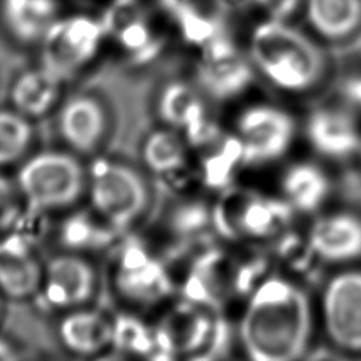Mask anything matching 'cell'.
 Wrapping results in <instances>:
<instances>
[{
    "mask_svg": "<svg viewBox=\"0 0 361 361\" xmlns=\"http://www.w3.org/2000/svg\"><path fill=\"white\" fill-rule=\"evenodd\" d=\"M188 142L173 128H159L148 135L142 147L145 165L154 173L173 179L178 186H186L192 178L197 179L196 171L190 173L188 161Z\"/></svg>",
    "mask_w": 361,
    "mask_h": 361,
    "instance_id": "2e32d148",
    "label": "cell"
},
{
    "mask_svg": "<svg viewBox=\"0 0 361 361\" xmlns=\"http://www.w3.org/2000/svg\"><path fill=\"white\" fill-rule=\"evenodd\" d=\"M39 267L24 238L10 237L0 243V288L13 298H24L39 282Z\"/></svg>",
    "mask_w": 361,
    "mask_h": 361,
    "instance_id": "ffe728a7",
    "label": "cell"
},
{
    "mask_svg": "<svg viewBox=\"0 0 361 361\" xmlns=\"http://www.w3.org/2000/svg\"><path fill=\"white\" fill-rule=\"evenodd\" d=\"M255 71L244 49L228 31L199 48L195 85L207 100L227 103L245 94L255 82Z\"/></svg>",
    "mask_w": 361,
    "mask_h": 361,
    "instance_id": "5b68a950",
    "label": "cell"
},
{
    "mask_svg": "<svg viewBox=\"0 0 361 361\" xmlns=\"http://www.w3.org/2000/svg\"><path fill=\"white\" fill-rule=\"evenodd\" d=\"M169 227L180 243L207 237L212 231V204L197 197L179 202L169 214Z\"/></svg>",
    "mask_w": 361,
    "mask_h": 361,
    "instance_id": "484cf974",
    "label": "cell"
},
{
    "mask_svg": "<svg viewBox=\"0 0 361 361\" xmlns=\"http://www.w3.org/2000/svg\"><path fill=\"white\" fill-rule=\"evenodd\" d=\"M18 183L32 207L52 209L76 200L82 190L83 173L71 155L44 152L21 168Z\"/></svg>",
    "mask_w": 361,
    "mask_h": 361,
    "instance_id": "ba28073f",
    "label": "cell"
},
{
    "mask_svg": "<svg viewBox=\"0 0 361 361\" xmlns=\"http://www.w3.org/2000/svg\"><path fill=\"white\" fill-rule=\"evenodd\" d=\"M271 243L272 259L279 261L283 265V274L300 283L312 282L314 279L319 281V271L324 265L314 255L306 233L300 234L290 227L276 235Z\"/></svg>",
    "mask_w": 361,
    "mask_h": 361,
    "instance_id": "44dd1931",
    "label": "cell"
},
{
    "mask_svg": "<svg viewBox=\"0 0 361 361\" xmlns=\"http://www.w3.org/2000/svg\"><path fill=\"white\" fill-rule=\"evenodd\" d=\"M104 35L102 16L86 11L59 16L41 39L44 68L59 79L71 75L94 56Z\"/></svg>",
    "mask_w": 361,
    "mask_h": 361,
    "instance_id": "52a82bcc",
    "label": "cell"
},
{
    "mask_svg": "<svg viewBox=\"0 0 361 361\" xmlns=\"http://www.w3.org/2000/svg\"><path fill=\"white\" fill-rule=\"evenodd\" d=\"M272 257L267 252L250 251L240 258H231L228 275L230 298H245L269 274Z\"/></svg>",
    "mask_w": 361,
    "mask_h": 361,
    "instance_id": "4316f807",
    "label": "cell"
},
{
    "mask_svg": "<svg viewBox=\"0 0 361 361\" xmlns=\"http://www.w3.org/2000/svg\"><path fill=\"white\" fill-rule=\"evenodd\" d=\"M316 327L306 286L286 274L269 272L245 298L235 334L248 360L292 361L307 355Z\"/></svg>",
    "mask_w": 361,
    "mask_h": 361,
    "instance_id": "6da1fadb",
    "label": "cell"
},
{
    "mask_svg": "<svg viewBox=\"0 0 361 361\" xmlns=\"http://www.w3.org/2000/svg\"><path fill=\"white\" fill-rule=\"evenodd\" d=\"M244 51L257 78L288 97H310L331 76L327 48L293 21L264 17L250 28Z\"/></svg>",
    "mask_w": 361,
    "mask_h": 361,
    "instance_id": "7a4b0ae2",
    "label": "cell"
},
{
    "mask_svg": "<svg viewBox=\"0 0 361 361\" xmlns=\"http://www.w3.org/2000/svg\"><path fill=\"white\" fill-rule=\"evenodd\" d=\"M169 17L173 18L182 41L196 48H202L209 41L227 31L226 17L204 11L192 4L178 7Z\"/></svg>",
    "mask_w": 361,
    "mask_h": 361,
    "instance_id": "cb8c5ba5",
    "label": "cell"
},
{
    "mask_svg": "<svg viewBox=\"0 0 361 361\" xmlns=\"http://www.w3.org/2000/svg\"><path fill=\"white\" fill-rule=\"evenodd\" d=\"M234 133L243 141L245 166H265L289 152L298 123L283 107L261 102L241 109L235 117Z\"/></svg>",
    "mask_w": 361,
    "mask_h": 361,
    "instance_id": "8992f818",
    "label": "cell"
},
{
    "mask_svg": "<svg viewBox=\"0 0 361 361\" xmlns=\"http://www.w3.org/2000/svg\"><path fill=\"white\" fill-rule=\"evenodd\" d=\"M93 285L92 268L78 257L61 255L48 264L45 292L54 305L72 306L83 303L90 298Z\"/></svg>",
    "mask_w": 361,
    "mask_h": 361,
    "instance_id": "e0dca14e",
    "label": "cell"
},
{
    "mask_svg": "<svg viewBox=\"0 0 361 361\" xmlns=\"http://www.w3.org/2000/svg\"><path fill=\"white\" fill-rule=\"evenodd\" d=\"M303 0H252V7L264 13V17L293 21L300 14Z\"/></svg>",
    "mask_w": 361,
    "mask_h": 361,
    "instance_id": "f546056e",
    "label": "cell"
},
{
    "mask_svg": "<svg viewBox=\"0 0 361 361\" xmlns=\"http://www.w3.org/2000/svg\"><path fill=\"white\" fill-rule=\"evenodd\" d=\"M59 78L41 68L21 75L13 86L11 97L14 106L24 114L39 116L45 113L58 96Z\"/></svg>",
    "mask_w": 361,
    "mask_h": 361,
    "instance_id": "603a6c76",
    "label": "cell"
},
{
    "mask_svg": "<svg viewBox=\"0 0 361 361\" xmlns=\"http://www.w3.org/2000/svg\"><path fill=\"white\" fill-rule=\"evenodd\" d=\"M110 34H114L120 45L138 62L154 59L164 47V39L152 30L145 10L120 23Z\"/></svg>",
    "mask_w": 361,
    "mask_h": 361,
    "instance_id": "d4e9b609",
    "label": "cell"
},
{
    "mask_svg": "<svg viewBox=\"0 0 361 361\" xmlns=\"http://www.w3.org/2000/svg\"><path fill=\"white\" fill-rule=\"evenodd\" d=\"M13 357H14L13 350L3 340H0V361L1 360H11Z\"/></svg>",
    "mask_w": 361,
    "mask_h": 361,
    "instance_id": "836d02e7",
    "label": "cell"
},
{
    "mask_svg": "<svg viewBox=\"0 0 361 361\" xmlns=\"http://www.w3.org/2000/svg\"><path fill=\"white\" fill-rule=\"evenodd\" d=\"M14 207V190L10 182L0 176V226L10 220Z\"/></svg>",
    "mask_w": 361,
    "mask_h": 361,
    "instance_id": "1f68e13d",
    "label": "cell"
},
{
    "mask_svg": "<svg viewBox=\"0 0 361 361\" xmlns=\"http://www.w3.org/2000/svg\"><path fill=\"white\" fill-rule=\"evenodd\" d=\"M314 309L326 344L341 358L361 357V264L324 275Z\"/></svg>",
    "mask_w": 361,
    "mask_h": 361,
    "instance_id": "277c9868",
    "label": "cell"
},
{
    "mask_svg": "<svg viewBox=\"0 0 361 361\" xmlns=\"http://www.w3.org/2000/svg\"><path fill=\"white\" fill-rule=\"evenodd\" d=\"M220 13L227 18L228 14L241 13L248 7H252V0H217Z\"/></svg>",
    "mask_w": 361,
    "mask_h": 361,
    "instance_id": "d6a6232c",
    "label": "cell"
},
{
    "mask_svg": "<svg viewBox=\"0 0 361 361\" xmlns=\"http://www.w3.org/2000/svg\"><path fill=\"white\" fill-rule=\"evenodd\" d=\"M298 213L279 195L269 196L234 185L212 203V231L224 241H272L290 228Z\"/></svg>",
    "mask_w": 361,
    "mask_h": 361,
    "instance_id": "3957f363",
    "label": "cell"
},
{
    "mask_svg": "<svg viewBox=\"0 0 361 361\" xmlns=\"http://www.w3.org/2000/svg\"><path fill=\"white\" fill-rule=\"evenodd\" d=\"M149 188L134 169L118 164H99L92 183L94 209L117 228L140 219L149 206Z\"/></svg>",
    "mask_w": 361,
    "mask_h": 361,
    "instance_id": "9c48e42d",
    "label": "cell"
},
{
    "mask_svg": "<svg viewBox=\"0 0 361 361\" xmlns=\"http://www.w3.org/2000/svg\"><path fill=\"white\" fill-rule=\"evenodd\" d=\"M117 286L124 296L144 305L157 303L173 290L165 265L137 243L128 244L121 254Z\"/></svg>",
    "mask_w": 361,
    "mask_h": 361,
    "instance_id": "4fadbf2b",
    "label": "cell"
},
{
    "mask_svg": "<svg viewBox=\"0 0 361 361\" xmlns=\"http://www.w3.org/2000/svg\"><path fill=\"white\" fill-rule=\"evenodd\" d=\"M63 140L78 151L90 152L100 142L104 131V113L92 97L76 96L63 106L59 116Z\"/></svg>",
    "mask_w": 361,
    "mask_h": 361,
    "instance_id": "d6986e66",
    "label": "cell"
},
{
    "mask_svg": "<svg viewBox=\"0 0 361 361\" xmlns=\"http://www.w3.org/2000/svg\"><path fill=\"white\" fill-rule=\"evenodd\" d=\"M30 141V124L16 113L0 111V165L17 159Z\"/></svg>",
    "mask_w": 361,
    "mask_h": 361,
    "instance_id": "f1b7e54d",
    "label": "cell"
},
{
    "mask_svg": "<svg viewBox=\"0 0 361 361\" xmlns=\"http://www.w3.org/2000/svg\"><path fill=\"white\" fill-rule=\"evenodd\" d=\"M306 237L324 267L361 264V213L354 209L319 212L307 227Z\"/></svg>",
    "mask_w": 361,
    "mask_h": 361,
    "instance_id": "30bf717a",
    "label": "cell"
},
{
    "mask_svg": "<svg viewBox=\"0 0 361 361\" xmlns=\"http://www.w3.org/2000/svg\"><path fill=\"white\" fill-rule=\"evenodd\" d=\"M357 157H360V161H361V148H360V151H358V155Z\"/></svg>",
    "mask_w": 361,
    "mask_h": 361,
    "instance_id": "e575fe53",
    "label": "cell"
},
{
    "mask_svg": "<svg viewBox=\"0 0 361 361\" xmlns=\"http://www.w3.org/2000/svg\"><path fill=\"white\" fill-rule=\"evenodd\" d=\"M202 152L196 166L197 182L216 193L231 188L238 171L245 166L241 138L235 133L223 134Z\"/></svg>",
    "mask_w": 361,
    "mask_h": 361,
    "instance_id": "ac0fdd59",
    "label": "cell"
},
{
    "mask_svg": "<svg viewBox=\"0 0 361 361\" xmlns=\"http://www.w3.org/2000/svg\"><path fill=\"white\" fill-rule=\"evenodd\" d=\"M110 324L100 313L82 310L69 314L61 324L63 343L79 354H93L111 341Z\"/></svg>",
    "mask_w": 361,
    "mask_h": 361,
    "instance_id": "7402d4cb",
    "label": "cell"
},
{
    "mask_svg": "<svg viewBox=\"0 0 361 361\" xmlns=\"http://www.w3.org/2000/svg\"><path fill=\"white\" fill-rule=\"evenodd\" d=\"M309 147L329 161H345L358 155L361 130L353 113L338 106H319L305 120Z\"/></svg>",
    "mask_w": 361,
    "mask_h": 361,
    "instance_id": "8fae6325",
    "label": "cell"
},
{
    "mask_svg": "<svg viewBox=\"0 0 361 361\" xmlns=\"http://www.w3.org/2000/svg\"><path fill=\"white\" fill-rule=\"evenodd\" d=\"M111 341L116 348L126 353L152 357L155 351L154 331L141 320L128 314L118 316L113 323Z\"/></svg>",
    "mask_w": 361,
    "mask_h": 361,
    "instance_id": "83f0119b",
    "label": "cell"
},
{
    "mask_svg": "<svg viewBox=\"0 0 361 361\" xmlns=\"http://www.w3.org/2000/svg\"><path fill=\"white\" fill-rule=\"evenodd\" d=\"M61 0H0V23L18 42H41L62 16Z\"/></svg>",
    "mask_w": 361,
    "mask_h": 361,
    "instance_id": "9a60e30c",
    "label": "cell"
},
{
    "mask_svg": "<svg viewBox=\"0 0 361 361\" xmlns=\"http://www.w3.org/2000/svg\"><path fill=\"white\" fill-rule=\"evenodd\" d=\"M300 17L303 28L326 48L361 38V0H303Z\"/></svg>",
    "mask_w": 361,
    "mask_h": 361,
    "instance_id": "7c38bea8",
    "label": "cell"
},
{
    "mask_svg": "<svg viewBox=\"0 0 361 361\" xmlns=\"http://www.w3.org/2000/svg\"><path fill=\"white\" fill-rule=\"evenodd\" d=\"M343 100L355 109H361V72L348 75L340 86Z\"/></svg>",
    "mask_w": 361,
    "mask_h": 361,
    "instance_id": "4dcf8cb0",
    "label": "cell"
},
{
    "mask_svg": "<svg viewBox=\"0 0 361 361\" xmlns=\"http://www.w3.org/2000/svg\"><path fill=\"white\" fill-rule=\"evenodd\" d=\"M279 192L298 214H317L331 195V179L317 162L296 161L281 173Z\"/></svg>",
    "mask_w": 361,
    "mask_h": 361,
    "instance_id": "5bb4252c",
    "label": "cell"
}]
</instances>
